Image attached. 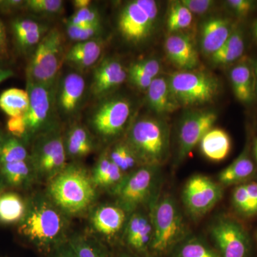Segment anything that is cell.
Returning <instances> with one entry per match:
<instances>
[{
  "label": "cell",
  "mask_w": 257,
  "mask_h": 257,
  "mask_svg": "<svg viewBox=\"0 0 257 257\" xmlns=\"http://www.w3.org/2000/svg\"><path fill=\"white\" fill-rule=\"evenodd\" d=\"M63 214L50 199L35 198L28 204L26 213L19 223V234L39 253L48 256L67 242V221Z\"/></svg>",
  "instance_id": "6da1fadb"
},
{
  "label": "cell",
  "mask_w": 257,
  "mask_h": 257,
  "mask_svg": "<svg viewBox=\"0 0 257 257\" xmlns=\"http://www.w3.org/2000/svg\"><path fill=\"white\" fill-rule=\"evenodd\" d=\"M50 200L64 214H76L87 210L96 197V186L87 171L81 166H66L51 179Z\"/></svg>",
  "instance_id": "7a4b0ae2"
},
{
  "label": "cell",
  "mask_w": 257,
  "mask_h": 257,
  "mask_svg": "<svg viewBox=\"0 0 257 257\" xmlns=\"http://www.w3.org/2000/svg\"><path fill=\"white\" fill-rule=\"evenodd\" d=\"M151 204L150 216L153 235L150 255L155 257L170 255L179 243L187 238L183 216L172 196L157 198Z\"/></svg>",
  "instance_id": "3957f363"
},
{
  "label": "cell",
  "mask_w": 257,
  "mask_h": 257,
  "mask_svg": "<svg viewBox=\"0 0 257 257\" xmlns=\"http://www.w3.org/2000/svg\"><path fill=\"white\" fill-rule=\"evenodd\" d=\"M126 145L145 166L159 167L170 154V131L165 121L155 118L137 120L130 128Z\"/></svg>",
  "instance_id": "277c9868"
},
{
  "label": "cell",
  "mask_w": 257,
  "mask_h": 257,
  "mask_svg": "<svg viewBox=\"0 0 257 257\" xmlns=\"http://www.w3.org/2000/svg\"><path fill=\"white\" fill-rule=\"evenodd\" d=\"M64 37L57 28L50 29L34 51L27 69V79L55 86L64 62Z\"/></svg>",
  "instance_id": "5b68a950"
},
{
  "label": "cell",
  "mask_w": 257,
  "mask_h": 257,
  "mask_svg": "<svg viewBox=\"0 0 257 257\" xmlns=\"http://www.w3.org/2000/svg\"><path fill=\"white\" fill-rule=\"evenodd\" d=\"M171 90L180 106L201 105L210 102L219 91L217 79L200 71H182L171 74Z\"/></svg>",
  "instance_id": "8992f818"
},
{
  "label": "cell",
  "mask_w": 257,
  "mask_h": 257,
  "mask_svg": "<svg viewBox=\"0 0 257 257\" xmlns=\"http://www.w3.org/2000/svg\"><path fill=\"white\" fill-rule=\"evenodd\" d=\"M157 167L144 165L133 171L114 186L113 194L117 199L120 207L133 212L152 199L157 184Z\"/></svg>",
  "instance_id": "52a82bcc"
},
{
  "label": "cell",
  "mask_w": 257,
  "mask_h": 257,
  "mask_svg": "<svg viewBox=\"0 0 257 257\" xmlns=\"http://www.w3.org/2000/svg\"><path fill=\"white\" fill-rule=\"evenodd\" d=\"M210 234L220 257H252L251 237L239 219L221 216L211 224Z\"/></svg>",
  "instance_id": "ba28073f"
},
{
  "label": "cell",
  "mask_w": 257,
  "mask_h": 257,
  "mask_svg": "<svg viewBox=\"0 0 257 257\" xmlns=\"http://www.w3.org/2000/svg\"><path fill=\"white\" fill-rule=\"evenodd\" d=\"M55 86L37 84L27 79V91L30 96L28 110L25 115L27 139L52 130L55 107Z\"/></svg>",
  "instance_id": "9c48e42d"
},
{
  "label": "cell",
  "mask_w": 257,
  "mask_h": 257,
  "mask_svg": "<svg viewBox=\"0 0 257 257\" xmlns=\"http://www.w3.org/2000/svg\"><path fill=\"white\" fill-rule=\"evenodd\" d=\"M32 169L46 178H54L67 166V153L63 138L52 130L35 138L30 157Z\"/></svg>",
  "instance_id": "30bf717a"
},
{
  "label": "cell",
  "mask_w": 257,
  "mask_h": 257,
  "mask_svg": "<svg viewBox=\"0 0 257 257\" xmlns=\"http://www.w3.org/2000/svg\"><path fill=\"white\" fill-rule=\"evenodd\" d=\"M91 114L90 124L101 138H115L122 133L131 116L132 104L126 98L101 99Z\"/></svg>",
  "instance_id": "8fae6325"
},
{
  "label": "cell",
  "mask_w": 257,
  "mask_h": 257,
  "mask_svg": "<svg viewBox=\"0 0 257 257\" xmlns=\"http://www.w3.org/2000/svg\"><path fill=\"white\" fill-rule=\"evenodd\" d=\"M222 186L206 176L191 177L184 186L182 200L191 215L200 217L207 214L221 200Z\"/></svg>",
  "instance_id": "7c38bea8"
},
{
  "label": "cell",
  "mask_w": 257,
  "mask_h": 257,
  "mask_svg": "<svg viewBox=\"0 0 257 257\" xmlns=\"http://www.w3.org/2000/svg\"><path fill=\"white\" fill-rule=\"evenodd\" d=\"M217 115L212 111L190 113L184 118L179 131V160L187 158L203 137L212 128Z\"/></svg>",
  "instance_id": "4fadbf2b"
},
{
  "label": "cell",
  "mask_w": 257,
  "mask_h": 257,
  "mask_svg": "<svg viewBox=\"0 0 257 257\" xmlns=\"http://www.w3.org/2000/svg\"><path fill=\"white\" fill-rule=\"evenodd\" d=\"M86 82L82 74L69 72L60 79L55 87V107L62 116H74L82 106L85 96Z\"/></svg>",
  "instance_id": "5bb4252c"
},
{
  "label": "cell",
  "mask_w": 257,
  "mask_h": 257,
  "mask_svg": "<svg viewBox=\"0 0 257 257\" xmlns=\"http://www.w3.org/2000/svg\"><path fill=\"white\" fill-rule=\"evenodd\" d=\"M155 25L137 0L128 3L121 10L118 19L120 33L132 43L145 41L151 35Z\"/></svg>",
  "instance_id": "9a60e30c"
},
{
  "label": "cell",
  "mask_w": 257,
  "mask_h": 257,
  "mask_svg": "<svg viewBox=\"0 0 257 257\" xmlns=\"http://www.w3.org/2000/svg\"><path fill=\"white\" fill-rule=\"evenodd\" d=\"M123 64L114 58L101 61L93 73L90 91L95 99H103L120 87L127 78Z\"/></svg>",
  "instance_id": "2e32d148"
},
{
  "label": "cell",
  "mask_w": 257,
  "mask_h": 257,
  "mask_svg": "<svg viewBox=\"0 0 257 257\" xmlns=\"http://www.w3.org/2000/svg\"><path fill=\"white\" fill-rule=\"evenodd\" d=\"M126 226L125 243L130 248V253L141 257L150 255L153 235L150 216L143 213L134 212Z\"/></svg>",
  "instance_id": "e0dca14e"
},
{
  "label": "cell",
  "mask_w": 257,
  "mask_h": 257,
  "mask_svg": "<svg viewBox=\"0 0 257 257\" xmlns=\"http://www.w3.org/2000/svg\"><path fill=\"white\" fill-rule=\"evenodd\" d=\"M167 57L175 67L182 71L193 70L199 65V55L188 37L172 35L165 42Z\"/></svg>",
  "instance_id": "ac0fdd59"
},
{
  "label": "cell",
  "mask_w": 257,
  "mask_h": 257,
  "mask_svg": "<svg viewBox=\"0 0 257 257\" xmlns=\"http://www.w3.org/2000/svg\"><path fill=\"white\" fill-rule=\"evenodd\" d=\"M126 220V211L120 207L104 205L93 212L91 223L102 237L111 241L122 229Z\"/></svg>",
  "instance_id": "d6986e66"
},
{
  "label": "cell",
  "mask_w": 257,
  "mask_h": 257,
  "mask_svg": "<svg viewBox=\"0 0 257 257\" xmlns=\"http://www.w3.org/2000/svg\"><path fill=\"white\" fill-rule=\"evenodd\" d=\"M256 172L248 143L239 156L219 173V184L221 186H237L246 183L254 177Z\"/></svg>",
  "instance_id": "ffe728a7"
},
{
  "label": "cell",
  "mask_w": 257,
  "mask_h": 257,
  "mask_svg": "<svg viewBox=\"0 0 257 257\" xmlns=\"http://www.w3.org/2000/svg\"><path fill=\"white\" fill-rule=\"evenodd\" d=\"M233 31L230 20L211 18L204 23L201 35L203 52L211 55L220 50Z\"/></svg>",
  "instance_id": "44dd1931"
},
{
  "label": "cell",
  "mask_w": 257,
  "mask_h": 257,
  "mask_svg": "<svg viewBox=\"0 0 257 257\" xmlns=\"http://www.w3.org/2000/svg\"><path fill=\"white\" fill-rule=\"evenodd\" d=\"M103 45L98 38L77 42L66 52L64 62L79 70L90 68L100 59Z\"/></svg>",
  "instance_id": "7402d4cb"
},
{
  "label": "cell",
  "mask_w": 257,
  "mask_h": 257,
  "mask_svg": "<svg viewBox=\"0 0 257 257\" xmlns=\"http://www.w3.org/2000/svg\"><path fill=\"white\" fill-rule=\"evenodd\" d=\"M149 105L159 114L174 112L179 106L172 94L168 79L157 77L147 90Z\"/></svg>",
  "instance_id": "603a6c76"
},
{
  "label": "cell",
  "mask_w": 257,
  "mask_h": 257,
  "mask_svg": "<svg viewBox=\"0 0 257 257\" xmlns=\"http://www.w3.org/2000/svg\"><path fill=\"white\" fill-rule=\"evenodd\" d=\"M201 151L212 162H221L226 158L231 150L229 135L220 128H211L200 142Z\"/></svg>",
  "instance_id": "cb8c5ba5"
},
{
  "label": "cell",
  "mask_w": 257,
  "mask_h": 257,
  "mask_svg": "<svg viewBox=\"0 0 257 257\" xmlns=\"http://www.w3.org/2000/svg\"><path fill=\"white\" fill-rule=\"evenodd\" d=\"M230 80L238 100L243 103L253 101L256 94V85L254 74L249 66L246 64L235 66L230 72Z\"/></svg>",
  "instance_id": "d4e9b609"
},
{
  "label": "cell",
  "mask_w": 257,
  "mask_h": 257,
  "mask_svg": "<svg viewBox=\"0 0 257 257\" xmlns=\"http://www.w3.org/2000/svg\"><path fill=\"white\" fill-rule=\"evenodd\" d=\"M234 211L245 219L257 216V182H248L236 186L231 194Z\"/></svg>",
  "instance_id": "484cf974"
},
{
  "label": "cell",
  "mask_w": 257,
  "mask_h": 257,
  "mask_svg": "<svg viewBox=\"0 0 257 257\" xmlns=\"http://www.w3.org/2000/svg\"><path fill=\"white\" fill-rule=\"evenodd\" d=\"M64 142L66 153L74 158H81L92 153L94 144L89 132L80 125H75L67 133Z\"/></svg>",
  "instance_id": "4316f807"
},
{
  "label": "cell",
  "mask_w": 257,
  "mask_h": 257,
  "mask_svg": "<svg viewBox=\"0 0 257 257\" xmlns=\"http://www.w3.org/2000/svg\"><path fill=\"white\" fill-rule=\"evenodd\" d=\"M28 204L15 192L0 194V223L13 224L20 223L27 211Z\"/></svg>",
  "instance_id": "83f0119b"
},
{
  "label": "cell",
  "mask_w": 257,
  "mask_h": 257,
  "mask_svg": "<svg viewBox=\"0 0 257 257\" xmlns=\"http://www.w3.org/2000/svg\"><path fill=\"white\" fill-rule=\"evenodd\" d=\"M30 104L28 91L10 88L0 94V109L9 116L25 115Z\"/></svg>",
  "instance_id": "f1b7e54d"
},
{
  "label": "cell",
  "mask_w": 257,
  "mask_h": 257,
  "mask_svg": "<svg viewBox=\"0 0 257 257\" xmlns=\"http://www.w3.org/2000/svg\"><path fill=\"white\" fill-rule=\"evenodd\" d=\"M244 41L241 32L233 31L222 47L211 55V60L216 64H228L234 62L243 55Z\"/></svg>",
  "instance_id": "f546056e"
},
{
  "label": "cell",
  "mask_w": 257,
  "mask_h": 257,
  "mask_svg": "<svg viewBox=\"0 0 257 257\" xmlns=\"http://www.w3.org/2000/svg\"><path fill=\"white\" fill-rule=\"evenodd\" d=\"M170 255V257H220L215 248L198 237L186 238Z\"/></svg>",
  "instance_id": "4dcf8cb0"
},
{
  "label": "cell",
  "mask_w": 257,
  "mask_h": 257,
  "mask_svg": "<svg viewBox=\"0 0 257 257\" xmlns=\"http://www.w3.org/2000/svg\"><path fill=\"white\" fill-rule=\"evenodd\" d=\"M32 168L28 161L0 164V176L3 182L10 187H23L30 180Z\"/></svg>",
  "instance_id": "1f68e13d"
},
{
  "label": "cell",
  "mask_w": 257,
  "mask_h": 257,
  "mask_svg": "<svg viewBox=\"0 0 257 257\" xmlns=\"http://www.w3.org/2000/svg\"><path fill=\"white\" fill-rule=\"evenodd\" d=\"M67 242L76 257H112L107 248L97 240L80 236Z\"/></svg>",
  "instance_id": "d6a6232c"
},
{
  "label": "cell",
  "mask_w": 257,
  "mask_h": 257,
  "mask_svg": "<svg viewBox=\"0 0 257 257\" xmlns=\"http://www.w3.org/2000/svg\"><path fill=\"white\" fill-rule=\"evenodd\" d=\"M29 159L28 150L19 139L12 136L5 139L0 153V164L23 162Z\"/></svg>",
  "instance_id": "836d02e7"
},
{
  "label": "cell",
  "mask_w": 257,
  "mask_h": 257,
  "mask_svg": "<svg viewBox=\"0 0 257 257\" xmlns=\"http://www.w3.org/2000/svg\"><path fill=\"white\" fill-rule=\"evenodd\" d=\"M192 13L181 2L172 5L167 18V28L171 32L189 28L192 23Z\"/></svg>",
  "instance_id": "e575fe53"
},
{
  "label": "cell",
  "mask_w": 257,
  "mask_h": 257,
  "mask_svg": "<svg viewBox=\"0 0 257 257\" xmlns=\"http://www.w3.org/2000/svg\"><path fill=\"white\" fill-rule=\"evenodd\" d=\"M23 9L37 14H59L64 10V2L62 0H27Z\"/></svg>",
  "instance_id": "d590c367"
},
{
  "label": "cell",
  "mask_w": 257,
  "mask_h": 257,
  "mask_svg": "<svg viewBox=\"0 0 257 257\" xmlns=\"http://www.w3.org/2000/svg\"><path fill=\"white\" fill-rule=\"evenodd\" d=\"M101 31V24L87 26H75L71 24H67V33L69 38L77 42L97 39Z\"/></svg>",
  "instance_id": "8d00e7d4"
},
{
  "label": "cell",
  "mask_w": 257,
  "mask_h": 257,
  "mask_svg": "<svg viewBox=\"0 0 257 257\" xmlns=\"http://www.w3.org/2000/svg\"><path fill=\"white\" fill-rule=\"evenodd\" d=\"M67 23L75 26H87L89 25L101 24L100 15L98 10L92 7L77 10L69 18Z\"/></svg>",
  "instance_id": "74e56055"
},
{
  "label": "cell",
  "mask_w": 257,
  "mask_h": 257,
  "mask_svg": "<svg viewBox=\"0 0 257 257\" xmlns=\"http://www.w3.org/2000/svg\"><path fill=\"white\" fill-rule=\"evenodd\" d=\"M45 28H47L46 25L30 18H17L12 23V30L15 40L29 32L36 31Z\"/></svg>",
  "instance_id": "f35d334b"
},
{
  "label": "cell",
  "mask_w": 257,
  "mask_h": 257,
  "mask_svg": "<svg viewBox=\"0 0 257 257\" xmlns=\"http://www.w3.org/2000/svg\"><path fill=\"white\" fill-rule=\"evenodd\" d=\"M130 69L150 78L155 79L160 74L161 64L155 59H147L134 62L130 65Z\"/></svg>",
  "instance_id": "ab89813d"
},
{
  "label": "cell",
  "mask_w": 257,
  "mask_h": 257,
  "mask_svg": "<svg viewBox=\"0 0 257 257\" xmlns=\"http://www.w3.org/2000/svg\"><path fill=\"white\" fill-rule=\"evenodd\" d=\"M111 165H112V161L109 157V154H102L96 162L92 177L96 187V186L100 187L101 182L110 170Z\"/></svg>",
  "instance_id": "60d3db41"
},
{
  "label": "cell",
  "mask_w": 257,
  "mask_h": 257,
  "mask_svg": "<svg viewBox=\"0 0 257 257\" xmlns=\"http://www.w3.org/2000/svg\"><path fill=\"white\" fill-rule=\"evenodd\" d=\"M7 130L12 137L19 139L27 138V125L25 115L10 116L7 121Z\"/></svg>",
  "instance_id": "b9f144b4"
},
{
  "label": "cell",
  "mask_w": 257,
  "mask_h": 257,
  "mask_svg": "<svg viewBox=\"0 0 257 257\" xmlns=\"http://www.w3.org/2000/svg\"><path fill=\"white\" fill-rule=\"evenodd\" d=\"M180 2L192 14L198 15L207 13L214 4L211 0H182Z\"/></svg>",
  "instance_id": "7bdbcfd3"
},
{
  "label": "cell",
  "mask_w": 257,
  "mask_h": 257,
  "mask_svg": "<svg viewBox=\"0 0 257 257\" xmlns=\"http://www.w3.org/2000/svg\"><path fill=\"white\" fill-rule=\"evenodd\" d=\"M226 4L241 18L246 16L254 8V3L249 0H229Z\"/></svg>",
  "instance_id": "ee69618b"
},
{
  "label": "cell",
  "mask_w": 257,
  "mask_h": 257,
  "mask_svg": "<svg viewBox=\"0 0 257 257\" xmlns=\"http://www.w3.org/2000/svg\"><path fill=\"white\" fill-rule=\"evenodd\" d=\"M127 72V77L130 82L141 90L147 91L151 85L152 80L154 79L130 69H128Z\"/></svg>",
  "instance_id": "f6af8a7d"
},
{
  "label": "cell",
  "mask_w": 257,
  "mask_h": 257,
  "mask_svg": "<svg viewBox=\"0 0 257 257\" xmlns=\"http://www.w3.org/2000/svg\"><path fill=\"white\" fill-rule=\"evenodd\" d=\"M140 6L148 15L150 20L155 24L156 23L157 15H158V8L156 2L153 0H137Z\"/></svg>",
  "instance_id": "bcb514c9"
},
{
  "label": "cell",
  "mask_w": 257,
  "mask_h": 257,
  "mask_svg": "<svg viewBox=\"0 0 257 257\" xmlns=\"http://www.w3.org/2000/svg\"><path fill=\"white\" fill-rule=\"evenodd\" d=\"M25 2L23 0H5L0 3V10L4 13H10L23 8Z\"/></svg>",
  "instance_id": "7dc6e473"
},
{
  "label": "cell",
  "mask_w": 257,
  "mask_h": 257,
  "mask_svg": "<svg viewBox=\"0 0 257 257\" xmlns=\"http://www.w3.org/2000/svg\"><path fill=\"white\" fill-rule=\"evenodd\" d=\"M8 56V45L6 30L3 22L0 20V58H5Z\"/></svg>",
  "instance_id": "c3c4849f"
},
{
  "label": "cell",
  "mask_w": 257,
  "mask_h": 257,
  "mask_svg": "<svg viewBox=\"0 0 257 257\" xmlns=\"http://www.w3.org/2000/svg\"><path fill=\"white\" fill-rule=\"evenodd\" d=\"M48 257H76L74 251L68 244L66 242L60 246V247L56 248L55 251L49 255Z\"/></svg>",
  "instance_id": "681fc988"
},
{
  "label": "cell",
  "mask_w": 257,
  "mask_h": 257,
  "mask_svg": "<svg viewBox=\"0 0 257 257\" xmlns=\"http://www.w3.org/2000/svg\"><path fill=\"white\" fill-rule=\"evenodd\" d=\"M15 72L13 69L0 65V84L14 77Z\"/></svg>",
  "instance_id": "f907efd6"
},
{
  "label": "cell",
  "mask_w": 257,
  "mask_h": 257,
  "mask_svg": "<svg viewBox=\"0 0 257 257\" xmlns=\"http://www.w3.org/2000/svg\"><path fill=\"white\" fill-rule=\"evenodd\" d=\"M72 4L76 10H80L91 7L92 2L90 0H74L72 2Z\"/></svg>",
  "instance_id": "816d5d0a"
},
{
  "label": "cell",
  "mask_w": 257,
  "mask_h": 257,
  "mask_svg": "<svg viewBox=\"0 0 257 257\" xmlns=\"http://www.w3.org/2000/svg\"><path fill=\"white\" fill-rule=\"evenodd\" d=\"M252 151L253 156H254L255 160H256L257 162V137H256V138H253V140Z\"/></svg>",
  "instance_id": "f5cc1de1"
},
{
  "label": "cell",
  "mask_w": 257,
  "mask_h": 257,
  "mask_svg": "<svg viewBox=\"0 0 257 257\" xmlns=\"http://www.w3.org/2000/svg\"><path fill=\"white\" fill-rule=\"evenodd\" d=\"M117 257H141L137 256V255L133 254V253L130 252H121L119 253ZM144 257H155L152 256V255H148V256H144Z\"/></svg>",
  "instance_id": "db71d44e"
},
{
  "label": "cell",
  "mask_w": 257,
  "mask_h": 257,
  "mask_svg": "<svg viewBox=\"0 0 257 257\" xmlns=\"http://www.w3.org/2000/svg\"><path fill=\"white\" fill-rule=\"evenodd\" d=\"M253 72L254 74L255 85H256V91H257V61L254 62L253 66Z\"/></svg>",
  "instance_id": "11a10c76"
},
{
  "label": "cell",
  "mask_w": 257,
  "mask_h": 257,
  "mask_svg": "<svg viewBox=\"0 0 257 257\" xmlns=\"http://www.w3.org/2000/svg\"><path fill=\"white\" fill-rule=\"evenodd\" d=\"M253 37H254L255 40L257 42V20L255 22L254 24H253Z\"/></svg>",
  "instance_id": "9f6ffc18"
},
{
  "label": "cell",
  "mask_w": 257,
  "mask_h": 257,
  "mask_svg": "<svg viewBox=\"0 0 257 257\" xmlns=\"http://www.w3.org/2000/svg\"><path fill=\"white\" fill-rule=\"evenodd\" d=\"M5 139H3V135L0 133V153H1L2 148H3V143H4Z\"/></svg>",
  "instance_id": "6f0895ef"
},
{
  "label": "cell",
  "mask_w": 257,
  "mask_h": 257,
  "mask_svg": "<svg viewBox=\"0 0 257 257\" xmlns=\"http://www.w3.org/2000/svg\"><path fill=\"white\" fill-rule=\"evenodd\" d=\"M256 243H257V235H256Z\"/></svg>",
  "instance_id": "680465c9"
},
{
  "label": "cell",
  "mask_w": 257,
  "mask_h": 257,
  "mask_svg": "<svg viewBox=\"0 0 257 257\" xmlns=\"http://www.w3.org/2000/svg\"><path fill=\"white\" fill-rule=\"evenodd\" d=\"M1 2H2L1 0H0V3H1Z\"/></svg>",
  "instance_id": "91938a15"
},
{
  "label": "cell",
  "mask_w": 257,
  "mask_h": 257,
  "mask_svg": "<svg viewBox=\"0 0 257 257\" xmlns=\"http://www.w3.org/2000/svg\"><path fill=\"white\" fill-rule=\"evenodd\" d=\"M0 194H1V193H0Z\"/></svg>",
  "instance_id": "94428289"
}]
</instances>
